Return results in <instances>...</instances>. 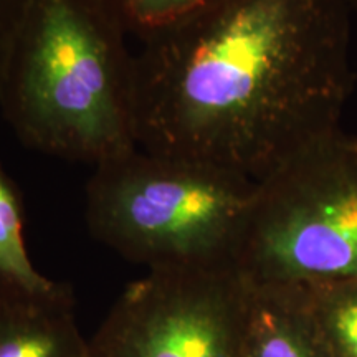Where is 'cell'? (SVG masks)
<instances>
[{
	"mask_svg": "<svg viewBox=\"0 0 357 357\" xmlns=\"http://www.w3.org/2000/svg\"><path fill=\"white\" fill-rule=\"evenodd\" d=\"M32 0H0V98L6 82L8 60L22 22Z\"/></svg>",
	"mask_w": 357,
	"mask_h": 357,
	"instance_id": "8fae6325",
	"label": "cell"
},
{
	"mask_svg": "<svg viewBox=\"0 0 357 357\" xmlns=\"http://www.w3.org/2000/svg\"><path fill=\"white\" fill-rule=\"evenodd\" d=\"M349 6H351V10L357 13V0H349Z\"/></svg>",
	"mask_w": 357,
	"mask_h": 357,
	"instance_id": "7c38bea8",
	"label": "cell"
},
{
	"mask_svg": "<svg viewBox=\"0 0 357 357\" xmlns=\"http://www.w3.org/2000/svg\"><path fill=\"white\" fill-rule=\"evenodd\" d=\"M247 284L231 268L147 271L111 306L91 357H238Z\"/></svg>",
	"mask_w": 357,
	"mask_h": 357,
	"instance_id": "5b68a950",
	"label": "cell"
},
{
	"mask_svg": "<svg viewBox=\"0 0 357 357\" xmlns=\"http://www.w3.org/2000/svg\"><path fill=\"white\" fill-rule=\"evenodd\" d=\"M231 270L253 287L357 280V137H316L255 182Z\"/></svg>",
	"mask_w": 357,
	"mask_h": 357,
	"instance_id": "277c9868",
	"label": "cell"
},
{
	"mask_svg": "<svg viewBox=\"0 0 357 357\" xmlns=\"http://www.w3.org/2000/svg\"><path fill=\"white\" fill-rule=\"evenodd\" d=\"M208 2L211 0H101L126 33L139 40Z\"/></svg>",
	"mask_w": 357,
	"mask_h": 357,
	"instance_id": "30bf717a",
	"label": "cell"
},
{
	"mask_svg": "<svg viewBox=\"0 0 357 357\" xmlns=\"http://www.w3.org/2000/svg\"><path fill=\"white\" fill-rule=\"evenodd\" d=\"M24 223L19 187L0 166V301L38 298L60 284L40 273L30 260Z\"/></svg>",
	"mask_w": 357,
	"mask_h": 357,
	"instance_id": "ba28073f",
	"label": "cell"
},
{
	"mask_svg": "<svg viewBox=\"0 0 357 357\" xmlns=\"http://www.w3.org/2000/svg\"><path fill=\"white\" fill-rule=\"evenodd\" d=\"M255 182L137 149L95 166L84 217L98 242L147 271L231 268Z\"/></svg>",
	"mask_w": 357,
	"mask_h": 357,
	"instance_id": "3957f363",
	"label": "cell"
},
{
	"mask_svg": "<svg viewBox=\"0 0 357 357\" xmlns=\"http://www.w3.org/2000/svg\"><path fill=\"white\" fill-rule=\"evenodd\" d=\"M303 289L331 357H357V280Z\"/></svg>",
	"mask_w": 357,
	"mask_h": 357,
	"instance_id": "9c48e42d",
	"label": "cell"
},
{
	"mask_svg": "<svg viewBox=\"0 0 357 357\" xmlns=\"http://www.w3.org/2000/svg\"><path fill=\"white\" fill-rule=\"evenodd\" d=\"M349 0H211L141 38L137 146L257 182L341 128Z\"/></svg>",
	"mask_w": 357,
	"mask_h": 357,
	"instance_id": "6da1fadb",
	"label": "cell"
},
{
	"mask_svg": "<svg viewBox=\"0 0 357 357\" xmlns=\"http://www.w3.org/2000/svg\"><path fill=\"white\" fill-rule=\"evenodd\" d=\"M245 284L238 357H331L305 289Z\"/></svg>",
	"mask_w": 357,
	"mask_h": 357,
	"instance_id": "8992f818",
	"label": "cell"
},
{
	"mask_svg": "<svg viewBox=\"0 0 357 357\" xmlns=\"http://www.w3.org/2000/svg\"><path fill=\"white\" fill-rule=\"evenodd\" d=\"M101 0H32L0 113L30 149L100 166L137 149L134 53Z\"/></svg>",
	"mask_w": 357,
	"mask_h": 357,
	"instance_id": "7a4b0ae2",
	"label": "cell"
},
{
	"mask_svg": "<svg viewBox=\"0 0 357 357\" xmlns=\"http://www.w3.org/2000/svg\"><path fill=\"white\" fill-rule=\"evenodd\" d=\"M88 341L68 284L26 300L0 301V357H86Z\"/></svg>",
	"mask_w": 357,
	"mask_h": 357,
	"instance_id": "52a82bcc",
	"label": "cell"
},
{
	"mask_svg": "<svg viewBox=\"0 0 357 357\" xmlns=\"http://www.w3.org/2000/svg\"><path fill=\"white\" fill-rule=\"evenodd\" d=\"M86 357H91V356H89V354H88V356H86Z\"/></svg>",
	"mask_w": 357,
	"mask_h": 357,
	"instance_id": "4fadbf2b",
	"label": "cell"
}]
</instances>
